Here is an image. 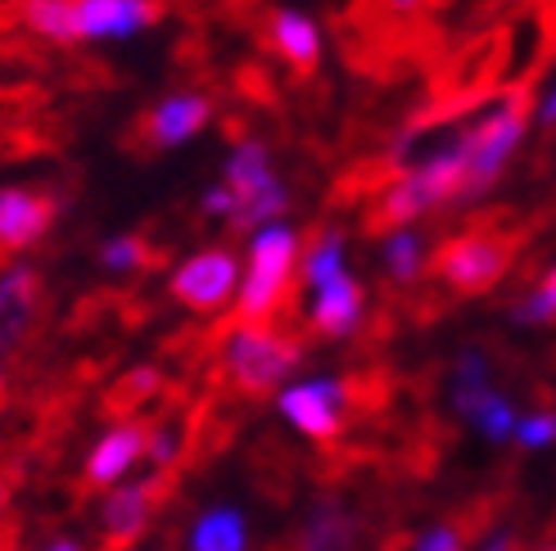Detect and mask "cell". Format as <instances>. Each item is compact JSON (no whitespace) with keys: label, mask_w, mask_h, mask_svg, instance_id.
Masks as SVG:
<instances>
[{"label":"cell","mask_w":556,"mask_h":551,"mask_svg":"<svg viewBox=\"0 0 556 551\" xmlns=\"http://www.w3.org/2000/svg\"><path fill=\"white\" fill-rule=\"evenodd\" d=\"M159 0H77L81 41H127L159 23Z\"/></svg>","instance_id":"cell-13"},{"label":"cell","mask_w":556,"mask_h":551,"mask_svg":"<svg viewBox=\"0 0 556 551\" xmlns=\"http://www.w3.org/2000/svg\"><path fill=\"white\" fill-rule=\"evenodd\" d=\"M222 181H227L231 195H236V227L258 231L271 222H286L290 190H286L281 172L271 168V150L263 141H240L227 158Z\"/></svg>","instance_id":"cell-5"},{"label":"cell","mask_w":556,"mask_h":551,"mask_svg":"<svg viewBox=\"0 0 556 551\" xmlns=\"http://www.w3.org/2000/svg\"><path fill=\"white\" fill-rule=\"evenodd\" d=\"M173 484H177V475L154 471L150 479L118 484L114 492H109L104 511H100V551H131L136 542H141L154 511L173 498Z\"/></svg>","instance_id":"cell-7"},{"label":"cell","mask_w":556,"mask_h":551,"mask_svg":"<svg viewBox=\"0 0 556 551\" xmlns=\"http://www.w3.org/2000/svg\"><path fill=\"white\" fill-rule=\"evenodd\" d=\"M41 551H87L81 542H73V538H54L50 547H41Z\"/></svg>","instance_id":"cell-33"},{"label":"cell","mask_w":556,"mask_h":551,"mask_svg":"<svg viewBox=\"0 0 556 551\" xmlns=\"http://www.w3.org/2000/svg\"><path fill=\"white\" fill-rule=\"evenodd\" d=\"M10 498H14V479H10V471H0V515L10 511Z\"/></svg>","instance_id":"cell-31"},{"label":"cell","mask_w":556,"mask_h":551,"mask_svg":"<svg viewBox=\"0 0 556 551\" xmlns=\"http://www.w3.org/2000/svg\"><path fill=\"white\" fill-rule=\"evenodd\" d=\"M363 317H367V290H363V281H357V276L344 271L340 281H330V285L313 290L308 321H313L317 335H326V339H344V335H353V330L363 325Z\"/></svg>","instance_id":"cell-15"},{"label":"cell","mask_w":556,"mask_h":551,"mask_svg":"<svg viewBox=\"0 0 556 551\" xmlns=\"http://www.w3.org/2000/svg\"><path fill=\"white\" fill-rule=\"evenodd\" d=\"M357 534H363V525H357V515L344 502H317L294 551H353Z\"/></svg>","instance_id":"cell-17"},{"label":"cell","mask_w":556,"mask_h":551,"mask_svg":"<svg viewBox=\"0 0 556 551\" xmlns=\"http://www.w3.org/2000/svg\"><path fill=\"white\" fill-rule=\"evenodd\" d=\"M146 448H150V421H118L87 457V471H81V498H87L91 488L118 484L131 465L146 457Z\"/></svg>","instance_id":"cell-12"},{"label":"cell","mask_w":556,"mask_h":551,"mask_svg":"<svg viewBox=\"0 0 556 551\" xmlns=\"http://www.w3.org/2000/svg\"><path fill=\"white\" fill-rule=\"evenodd\" d=\"M516 444L520 448H547V444H556V411L539 407V411H530V417H520Z\"/></svg>","instance_id":"cell-28"},{"label":"cell","mask_w":556,"mask_h":551,"mask_svg":"<svg viewBox=\"0 0 556 551\" xmlns=\"http://www.w3.org/2000/svg\"><path fill=\"white\" fill-rule=\"evenodd\" d=\"M525 131H530V108H525V100L493 104L470 127L457 131V145L466 158V204L503 181L507 163L516 158V150L525 141Z\"/></svg>","instance_id":"cell-4"},{"label":"cell","mask_w":556,"mask_h":551,"mask_svg":"<svg viewBox=\"0 0 556 551\" xmlns=\"http://www.w3.org/2000/svg\"><path fill=\"white\" fill-rule=\"evenodd\" d=\"M516 325H552L556 321V267H547L539 281L511 303Z\"/></svg>","instance_id":"cell-25"},{"label":"cell","mask_w":556,"mask_h":551,"mask_svg":"<svg viewBox=\"0 0 556 551\" xmlns=\"http://www.w3.org/2000/svg\"><path fill=\"white\" fill-rule=\"evenodd\" d=\"M489 520H493V502H470L466 511H457V515L443 520V525H434L416 551H470L484 529H493Z\"/></svg>","instance_id":"cell-19"},{"label":"cell","mask_w":556,"mask_h":551,"mask_svg":"<svg viewBox=\"0 0 556 551\" xmlns=\"http://www.w3.org/2000/svg\"><path fill=\"white\" fill-rule=\"evenodd\" d=\"M303 362V348L294 335L276 325H231V335L222 339V371L227 384L244 398H267L271 389H281V380L294 375Z\"/></svg>","instance_id":"cell-3"},{"label":"cell","mask_w":556,"mask_h":551,"mask_svg":"<svg viewBox=\"0 0 556 551\" xmlns=\"http://www.w3.org/2000/svg\"><path fill=\"white\" fill-rule=\"evenodd\" d=\"M163 389V375L154 371V367H136V371H127L114 389H109V398H104V411L109 417H127V421H141L136 411H141L154 394Z\"/></svg>","instance_id":"cell-24"},{"label":"cell","mask_w":556,"mask_h":551,"mask_svg":"<svg viewBox=\"0 0 556 551\" xmlns=\"http://www.w3.org/2000/svg\"><path fill=\"white\" fill-rule=\"evenodd\" d=\"M267 41L294 73H313L321 60V27L299 10H276L271 27H267Z\"/></svg>","instance_id":"cell-16"},{"label":"cell","mask_w":556,"mask_h":551,"mask_svg":"<svg viewBox=\"0 0 556 551\" xmlns=\"http://www.w3.org/2000/svg\"><path fill=\"white\" fill-rule=\"evenodd\" d=\"M448 204H466V158H462L457 136L448 145L430 150L421 163H412L399 181H389L380 190L367 227L371 231H403L416 222V217L448 208Z\"/></svg>","instance_id":"cell-1"},{"label":"cell","mask_w":556,"mask_h":551,"mask_svg":"<svg viewBox=\"0 0 556 551\" xmlns=\"http://www.w3.org/2000/svg\"><path fill=\"white\" fill-rule=\"evenodd\" d=\"M27 33L50 46H77V0H23Z\"/></svg>","instance_id":"cell-20"},{"label":"cell","mask_w":556,"mask_h":551,"mask_svg":"<svg viewBox=\"0 0 556 551\" xmlns=\"http://www.w3.org/2000/svg\"><path fill=\"white\" fill-rule=\"evenodd\" d=\"M150 262H154V249H150V240H141V235H109L100 244V267L104 271L131 276V271H146Z\"/></svg>","instance_id":"cell-26"},{"label":"cell","mask_w":556,"mask_h":551,"mask_svg":"<svg viewBox=\"0 0 556 551\" xmlns=\"http://www.w3.org/2000/svg\"><path fill=\"white\" fill-rule=\"evenodd\" d=\"M240 258L231 249H200V254H190L186 262H177V271L168 276V294L181 303V308L190 312H222L227 303H236L240 294Z\"/></svg>","instance_id":"cell-8"},{"label":"cell","mask_w":556,"mask_h":551,"mask_svg":"<svg viewBox=\"0 0 556 551\" xmlns=\"http://www.w3.org/2000/svg\"><path fill=\"white\" fill-rule=\"evenodd\" d=\"M41 298H46V290H41L37 267H27V262L0 267V353L18 348L37 330Z\"/></svg>","instance_id":"cell-11"},{"label":"cell","mask_w":556,"mask_h":551,"mask_svg":"<svg viewBox=\"0 0 556 551\" xmlns=\"http://www.w3.org/2000/svg\"><path fill=\"white\" fill-rule=\"evenodd\" d=\"M200 208H204L208 217H231V222H236V195H231V185H227V181L208 185L204 195H200Z\"/></svg>","instance_id":"cell-29"},{"label":"cell","mask_w":556,"mask_h":551,"mask_svg":"<svg viewBox=\"0 0 556 551\" xmlns=\"http://www.w3.org/2000/svg\"><path fill=\"white\" fill-rule=\"evenodd\" d=\"M194 551H244V515L236 507H217L194 520L190 534Z\"/></svg>","instance_id":"cell-23"},{"label":"cell","mask_w":556,"mask_h":551,"mask_svg":"<svg viewBox=\"0 0 556 551\" xmlns=\"http://www.w3.org/2000/svg\"><path fill=\"white\" fill-rule=\"evenodd\" d=\"M213 123V100L200 91H173L146 114V141L159 150H177L190 136H200Z\"/></svg>","instance_id":"cell-14"},{"label":"cell","mask_w":556,"mask_h":551,"mask_svg":"<svg viewBox=\"0 0 556 551\" xmlns=\"http://www.w3.org/2000/svg\"><path fill=\"white\" fill-rule=\"evenodd\" d=\"M389 5H394V10H416L421 0H389Z\"/></svg>","instance_id":"cell-34"},{"label":"cell","mask_w":556,"mask_h":551,"mask_svg":"<svg viewBox=\"0 0 556 551\" xmlns=\"http://www.w3.org/2000/svg\"><path fill=\"white\" fill-rule=\"evenodd\" d=\"M547 551H556V547H547Z\"/></svg>","instance_id":"cell-35"},{"label":"cell","mask_w":556,"mask_h":551,"mask_svg":"<svg viewBox=\"0 0 556 551\" xmlns=\"http://www.w3.org/2000/svg\"><path fill=\"white\" fill-rule=\"evenodd\" d=\"M507 271H511V240L493 231H462L443 240L434 254V276L462 298L489 294Z\"/></svg>","instance_id":"cell-6"},{"label":"cell","mask_w":556,"mask_h":551,"mask_svg":"<svg viewBox=\"0 0 556 551\" xmlns=\"http://www.w3.org/2000/svg\"><path fill=\"white\" fill-rule=\"evenodd\" d=\"M54 195L37 185H0V254H23L41 244L54 227Z\"/></svg>","instance_id":"cell-10"},{"label":"cell","mask_w":556,"mask_h":551,"mask_svg":"<svg viewBox=\"0 0 556 551\" xmlns=\"http://www.w3.org/2000/svg\"><path fill=\"white\" fill-rule=\"evenodd\" d=\"M493 394V375H489V357L480 348H466L453 367V407L457 417H476L480 402Z\"/></svg>","instance_id":"cell-21"},{"label":"cell","mask_w":556,"mask_h":551,"mask_svg":"<svg viewBox=\"0 0 556 551\" xmlns=\"http://www.w3.org/2000/svg\"><path fill=\"white\" fill-rule=\"evenodd\" d=\"M349 271V235L340 227H326L317 231L308 244H303V258H299V276L308 290H321L330 281H340Z\"/></svg>","instance_id":"cell-18"},{"label":"cell","mask_w":556,"mask_h":551,"mask_svg":"<svg viewBox=\"0 0 556 551\" xmlns=\"http://www.w3.org/2000/svg\"><path fill=\"white\" fill-rule=\"evenodd\" d=\"M303 258L299 231L290 222H271L249 231L244 244V276H240V294H236V321L240 325H271L276 312L290 303L294 294V271Z\"/></svg>","instance_id":"cell-2"},{"label":"cell","mask_w":556,"mask_h":551,"mask_svg":"<svg viewBox=\"0 0 556 551\" xmlns=\"http://www.w3.org/2000/svg\"><path fill=\"white\" fill-rule=\"evenodd\" d=\"M380 267L389 271V281H399V285H412L416 276L426 271V240L421 231H389L384 244H380Z\"/></svg>","instance_id":"cell-22"},{"label":"cell","mask_w":556,"mask_h":551,"mask_svg":"<svg viewBox=\"0 0 556 551\" xmlns=\"http://www.w3.org/2000/svg\"><path fill=\"white\" fill-rule=\"evenodd\" d=\"M470 425H480V434H484V438H493V444H507V438H516L520 417H516L511 398H503V394L493 389V394L480 402L476 417H470Z\"/></svg>","instance_id":"cell-27"},{"label":"cell","mask_w":556,"mask_h":551,"mask_svg":"<svg viewBox=\"0 0 556 551\" xmlns=\"http://www.w3.org/2000/svg\"><path fill=\"white\" fill-rule=\"evenodd\" d=\"M480 551H525V542L516 538V534H497L489 547H480Z\"/></svg>","instance_id":"cell-30"},{"label":"cell","mask_w":556,"mask_h":551,"mask_svg":"<svg viewBox=\"0 0 556 551\" xmlns=\"http://www.w3.org/2000/svg\"><path fill=\"white\" fill-rule=\"evenodd\" d=\"M276 402H281V417L299 434H308L313 444H336L349 421V380H330V375L299 380L290 389H281Z\"/></svg>","instance_id":"cell-9"},{"label":"cell","mask_w":556,"mask_h":551,"mask_svg":"<svg viewBox=\"0 0 556 551\" xmlns=\"http://www.w3.org/2000/svg\"><path fill=\"white\" fill-rule=\"evenodd\" d=\"M539 118H543V123H556V87H552V91L543 95V108H539Z\"/></svg>","instance_id":"cell-32"}]
</instances>
